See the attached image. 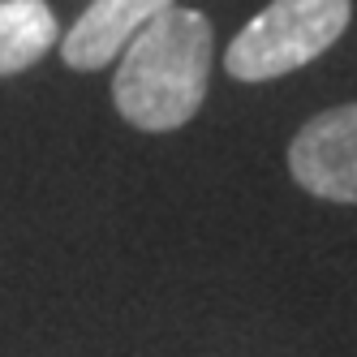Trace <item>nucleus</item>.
<instances>
[{
    "label": "nucleus",
    "instance_id": "7ed1b4c3",
    "mask_svg": "<svg viewBox=\"0 0 357 357\" xmlns=\"http://www.w3.org/2000/svg\"><path fill=\"white\" fill-rule=\"evenodd\" d=\"M289 168L301 190L357 207V104L327 108L297 130Z\"/></svg>",
    "mask_w": 357,
    "mask_h": 357
},
{
    "label": "nucleus",
    "instance_id": "f03ea898",
    "mask_svg": "<svg viewBox=\"0 0 357 357\" xmlns=\"http://www.w3.org/2000/svg\"><path fill=\"white\" fill-rule=\"evenodd\" d=\"M349 0H271L228 43L224 69L237 82H271L323 56L349 26Z\"/></svg>",
    "mask_w": 357,
    "mask_h": 357
},
{
    "label": "nucleus",
    "instance_id": "f257e3e1",
    "mask_svg": "<svg viewBox=\"0 0 357 357\" xmlns=\"http://www.w3.org/2000/svg\"><path fill=\"white\" fill-rule=\"evenodd\" d=\"M211 22L198 9L168 5L125 43L112 78L116 112L146 134L181 130L202 108L211 78Z\"/></svg>",
    "mask_w": 357,
    "mask_h": 357
},
{
    "label": "nucleus",
    "instance_id": "20e7f679",
    "mask_svg": "<svg viewBox=\"0 0 357 357\" xmlns=\"http://www.w3.org/2000/svg\"><path fill=\"white\" fill-rule=\"evenodd\" d=\"M168 5L176 0H91L82 9V17L73 22L61 39V56L69 69H104L108 61H116L125 52V43H130L142 26L155 13H164Z\"/></svg>",
    "mask_w": 357,
    "mask_h": 357
},
{
    "label": "nucleus",
    "instance_id": "39448f33",
    "mask_svg": "<svg viewBox=\"0 0 357 357\" xmlns=\"http://www.w3.org/2000/svg\"><path fill=\"white\" fill-rule=\"evenodd\" d=\"M61 43V26L47 0H0V78L31 69Z\"/></svg>",
    "mask_w": 357,
    "mask_h": 357
}]
</instances>
